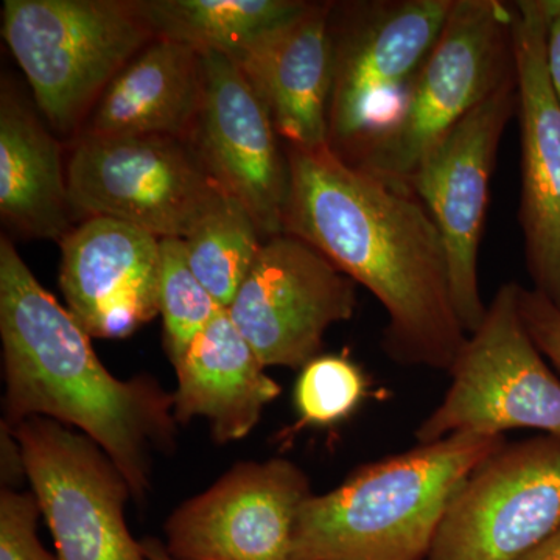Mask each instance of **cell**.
<instances>
[{
    "instance_id": "3957f363",
    "label": "cell",
    "mask_w": 560,
    "mask_h": 560,
    "mask_svg": "<svg viewBox=\"0 0 560 560\" xmlns=\"http://www.w3.org/2000/svg\"><path fill=\"white\" fill-rule=\"evenodd\" d=\"M504 444L455 434L360 467L305 501L293 560H425L455 493Z\"/></svg>"
},
{
    "instance_id": "603a6c76",
    "label": "cell",
    "mask_w": 560,
    "mask_h": 560,
    "mask_svg": "<svg viewBox=\"0 0 560 560\" xmlns=\"http://www.w3.org/2000/svg\"><path fill=\"white\" fill-rule=\"evenodd\" d=\"M158 301L164 323L165 350L176 366L191 341L223 308L191 271L183 238H161Z\"/></svg>"
},
{
    "instance_id": "5bb4252c",
    "label": "cell",
    "mask_w": 560,
    "mask_h": 560,
    "mask_svg": "<svg viewBox=\"0 0 560 560\" xmlns=\"http://www.w3.org/2000/svg\"><path fill=\"white\" fill-rule=\"evenodd\" d=\"M511 3L521 125L518 223L533 289L560 311V103L547 68L552 0Z\"/></svg>"
},
{
    "instance_id": "ffe728a7",
    "label": "cell",
    "mask_w": 560,
    "mask_h": 560,
    "mask_svg": "<svg viewBox=\"0 0 560 560\" xmlns=\"http://www.w3.org/2000/svg\"><path fill=\"white\" fill-rule=\"evenodd\" d=\"M68 178L57 140L10 91L0 102V212L33 237L60 238L69 228Z\"/></svg>"
},
{
    "instance_id": "5b68a950",
    "label": "cell",
    "mask_w": 560,
    "mask_h": 560,
    "mask_svg": "<svg viewBox=\"0 0 560 560\" xmlns=\"http://www.w3.org/2000/svg\"><path fill=\"white\" fill-rule=\"evenodd\" d=\"M455 0H359L331 5L335 72L329 149L357 165L396 119Z\"/></svg>"
},
{
    "instance_id": "d6986e66",
    "label": "cell",
    "mask_w": 560,
    "mask_h": 560,
    "mask_svg": "<svg viewBox=\"0 0 560 560\" xmlns=\"http://www.w3.org/2000/svg\"><path fill=\"white\" fill-rule=\"evenodd\" d=\"M202 92L201 55L176 40L154 38L103 91L90 135L180 138L197 124Z\"/></svg>"
},
{
    "instance_id": "7402d4cb",
    "label": "cell",
    "mask_w": 560,
    "mask_h": 560,
    "mask_svg": "<svg viewBox=\"0 0 560 560\" xmlns=\"http://www.w3.org/2000/svg\"><path fill=\"white\" fill-rule=\"evenodd\" d=\"M260 231L241 201L223 191L189 237L184 238L194 275L228 308L259 256Z\"/></svg>"
},
{
    "instance_id": "484cf974",
    "label": "cell",
    "mask_w": 560,
    "mask_h": 560,
    "mask_svg": "<svg viewBox=\"0 0 560 560\" xmlns=\"http://www.w3.org/2000/svg\"><path fill=\"white\" fill-rule=\"evenodd\" d=\"M521 312L526 329L545 357L560 371V311L540 291L521 287Z\"/></svg>"
},
{
    "instance_id": "8992f818",
    "label": "cell",
    "mask_w": 560,
    "mask_h": 560,
    "mask_svg": "<svg viewBox=\"0 0 560 560\" xmlns=\"http://www.w3.org/2000/svg\"><path fill=\"white\" fill-rule=\"evenodd\" d=\"M521 287L503 283L481 326L467 335L448 371L451 388L416 430L418 444L515 429L560 438V381L526 329Z\"/></svg>"
},
{
    "instance_id": "44dd1931",
    "label": "cell",
    "mask_w": 560,
    "mask_h": 560,
    "mask_svg": "<svg viewBox=\"0 0 560 560\" xmlns=\"http://www.w3.org/2000/svg\"><path fill=\"white\" fill-rule=\"evenodd\" d=\"M154 38L237 60L307 9L301 0H147L136 2Z\"/></svg>"
},
{
    "instance_id": "30bf717a",
    "label": "cell",
    "mask_w": 560,
    "mask_h": 560,
    "mask_svg": "<svg viewBox=\"0 0 560 560\" xmlns=\"http://www.w3.org/2000/svg\"><path fill=\"white\" fill-rule=\"evenodd\" d=\"M11 430L58 560H149L125 521L130 485L91 438L40 416Z\"/></svg>"
},
{
    "instance_id": "277c9868",
    "label": "cell",
    "mask_w": 560,
    "mask_h": 560,
    "mask_svg": "<svg viewBox=\"0 0 560 560\" xmlns=\"http://www.w3.org/2000/svg\"><path fill=\"white\" fill-rule=\"evenodd\" d=\"M514 73L512 3L455 0L396 119L353 167L411 190L423 158Z\"/></svg>"
},
{
    "instance_id": "d4e9b609",
    "label": "cell",
    "mask_w": 560,
    "mask_h": 560,
    "mask_svg": "<svg viewBox=\"0 0 560 560\" xmlns=\"http://www.w3.org/2000/svg\"><path fill=\"white\" fill-rule=\"evenodd\" d=\"M40 511L33 492L0 493V560H58L40 545L36 525Z\"/></svg>"
},
{
    "instance_id": "4316f807",
    "label": "cell",
    "mask_w": 560,
    "mask_h": 560,
    "mask_svg": "<svg viewBox=\"0 0 560 560\" xmlns=\"http://www.w3.org/2000/svg\"><path fill=\"white\" fill-rule=\"evenodd\" d=\"M0 456L3 489L16 490L22 480L27 478V469L20 441L5 422H0Z\"/></svg>"
},
{
    "instance_id": "9c48e42d",
    "label": "cell",
    "mask_w": 560,
    "mask_h": 560,
    "mask_svg": "<svg viewBox=\"0 0 560 560\" xmlns=\"http://www.w3.org/2000/svg\"><path fill=\"white\" fill-rule=\"evenodd\" d=\"M560 529V438L541 434L480 464L455 493L425 560H521Z\"/></svg>"
},
{
    "instance_id": "6da1fadb",
    "label": "cell",
    "mask_w": 560,
    "mask_h": 560,
    "mask_svg": "<svg viewBox=\"0 0 560 560\" xmlns=\"http://www.w3.org/2000/svg\"><path fill=\"white\" fill-rule=\"evenodd\" d=\"M283 234L301 238L385 307L383 349L400 364L451 371L467 340L447 249L411 190L353 167L329 147H287Z\"/></svg>"
},
{
    "instance_id": "83f0119b",
    "label": "cell",
    "mask_w": 560,
    "mask_h": 560,
    "mask_svg": "<svg viewBox=\"0 0 560 560\" xmlns=\"http://www.w3.org/2000/svg\"><path fill=\"white\" fill-rule=\"evenodd\" d=\"M547 68L552 91L560 103V0H552L547 31Z\"/></svg>"
},
{
    "instance_id": "4fadbf2b",
    "label": "cell",
    "mask_w": 560,
    "mask_h": 560,
    "mask_svg": "<svg viewBox=\"0 0 560 560\" xmlns=\"http://www.w3.org/2000/svg\"><path fill=\"white\" fill-rule=\"evenodd\" d=\"M313 495L291 460L241 463L165 523L175 560H293L294 529Z\"/></svg>"
},
{
    "instance_id": "7a4b0ae2",
    "label": "cell",
    "mask_w": 560,
    "mask_h": 560,
    "mask_svg": "<svg viewBox=\"0 0 560 560\" xmlns=\"http://www.w3.org/2000/svg\"><path fill=\"white\" fill-rule=\"evenodd\" d=\"M0 337L7 425L47 418L91 438L143 500L151 460L175 444L173 394L139 375L119 381L98 360L90 335L44 289L7 238L0 241Z\"/></svg>"
},
{
    "instance_id": "52a82bcc",
    "label": "cell",
    "mask_w": 560,
    "mask_h": 560,
    "mask_svg": "<svg viewBox=\"0 0 560 560\" xmlns=\"http://www.w3.org/2000/svg\"><path fill=\"white\" fill-rule=\"evenodd\" d=\"M2 35L47 119L68 130L153 33L136 2L5 0Z\"/></svg>"
},
{
    "instance_id": "8fae6325",
    "label": "cell",
    "mask_w": 560,
    "mask_h": 560,
    "mask_svg": "<svg viewBox=\"0 0 560 560\" xmlns=\"http://www.w3.org/2000/svg\"><path fill=\"white\" fill-rule=\"evenodd\" d=\"M517 70L471 109L420 162L410 189L429 210L447 249L453 301L467 335L485 319L478 254L501 138L517 114Z\"/></svg>"
},
{
    "instance_id": "7c38bea8",
    "label": "cell",
    "mask_w": 560,
    "mask_h": 560,
    "mask_svg": "<svg viewBox=\"0 0 560 560\" xmlns=\"http://www.w3.org/2000/svg\"><path fill=\"white\" fill-rule=\"evenodd\" d=\"M355 308L357 283L308 243L282 234L264 242L226 311L265 366L302 370L319 357L327 329Z\"/></svg>"
},
{
    "instance_id": "f546056e",
    "label": "cell",
    "mask_w": 560,
    "mask_h": 560,
    "mask_svg": "<svg viewBox=\"0 0 560 560\" xmlns=\"http://www.w3.org/2000/svg\"><path fill=\"white\" fill-rule=\"evenodd\" d=\"M143 551L149 560H175L168 555L165 545L158 539H145L142 541Z\"/></svg>"
},
{
    "instance_id": "cb8c5ba5",
    "label": "cell",
    "mask_w": 560,
    "mask_h": 560,
    "mask_svg": "<svg viewBox=\"0 0 560 560\" xmlns=\"http://www.w3.org/2000/svg\"><path fill=\"white\" fill-rule=\"evenodd\" d=\"M368 396L363 371L345 355H319L305 364L294 388L300 427H330L348 419Z\"/></svg>"
},
{
    "instance_id": "ac0fdd59",
    "label": "cell",
    "mask_w": 560,
    "mask_h": 560,
    "mask_svg": "<svg viewBox=\"0 0 560 560\" xmlns=\"http://www.w3.org/2000/svg\"><path fill=\"white\" fill-rule=\"evenodd\" d=\"M256 350L221 308L176 364L173 412L178 423L209 420L219 444L248 436L282 388L265 372Z\"/></svg>"
},
{
    "instance_id": "ba28073f",
    "label": "cell",
    "mask_w": 560,
    "mask_h": 560,
    "mask_svg": "<svg viewBox=\"0 0 560 560\" xmlns=\"http://www.w3.org/2000/svg\"><path fill=\"white\" fill-rule=\"evenodd\" d=\"M66 178L75 212L183 241L224 191L197 150L164 135L88 132L73 150Z\"/></svg>"
},
{
    "instance_id": "2e32d148",
    "label": "cell",
    "mask_w": 560,
    "mask_h": 560,
    "mask_svg": "<svg viewBox=\"0 0 560 560\" xmlns=\"http://www.w3.org/2000/svg\"><path fill=\"white\" fill-rule=\"evenodd\" d=\"M60 243L61 291L90 337L125 338L160 315L161 238L91 217Z\"/></svg>"
},
{
    "instance_id": "f1b7e54d",
    "label": "cell",
    "mask_w": 560,
    "mask_h": 560,
    "mask_svg": "<svg viewBox=\"0 0 560 560\" xmlns=\"http://www.w3.org/2000/svg\"><path fill=\"white\" fill-rule=\"evenodd\" d=\"M521 560H560V529L537 545L528 555L523 556Z\"/></svg>"
},
{
    "instance_id": "9a60e30c",
    "label": "cell",
    "mask_w": 560,
    "mask_h": 560,
    "mask_svg": "<svg viewBox=\"0 0 560 560\" xmlns=\"http://www.w3.org/2000/svg\"><path fill=\"white\" fill-rule=\"evenodd\" d=\"M205 92L197 120V151L221 189L242 202L260 234H283L290 195L287 151L267 106L226 55L201 51Z\"/></svg>"
},
{
    "instance_id": "e0dca14e",
    "label": "cell",
    "mask_w": 560,
    "mask_h": 560,
    "mask_svg": "<svg viewBox=\"0 0 560 560\" xmlns=\"http://www.w3.org/2000/svg\"><path fill=\"white\" fill-rule=\"evenodd\" d=\"M331 5L308 2L301 14L232 60L267 106L287 147H329L335 72Z\"/></svg>"
}]
</instances>
